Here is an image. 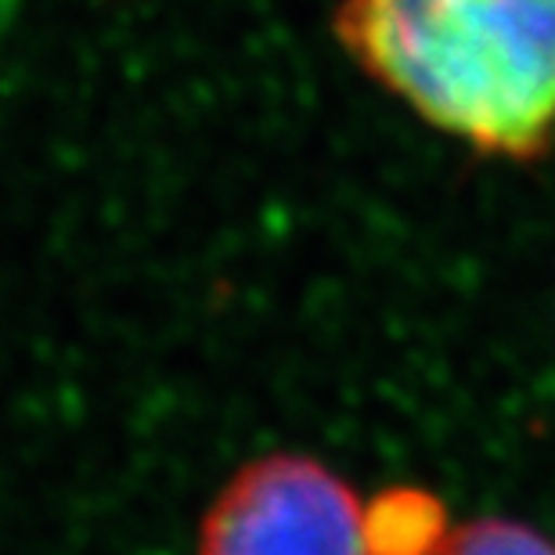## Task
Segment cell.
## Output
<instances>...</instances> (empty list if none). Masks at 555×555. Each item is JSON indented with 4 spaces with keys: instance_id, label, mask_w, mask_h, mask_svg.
<instances>
[{
    "instance_id": "1",
    "label": "cell",
    "mask_w": 555,
    "mask_h": 555,
    "mask_svg": "<svg viewBox=\"0 0 555 555\" xmlns=\"http://www.w3.org/2000/svg\"><path fill=\"white\" fill-rule=\"evenodd\" d=\"M332 29L369 80L476 155L555 149V0H339Z\"/></svg>"
},
{
    "instance_id": "2",
    "label": "cell",
    "mask_w": 555,
    "mask_h": 555,
    "mask_svg": "<svg viewBox=\"0 0 555 555\" xmlns=\"http://www.w3.org/2000/svg\"><path fill=\"white\" fill-rule=\"evenodd\" d=\"M198 555H372L369 505L307 454H268L220 487Z\"/></svg>"
},
{
    "instance_id": "3",
    "label": "cell",
    "mask_w": 555,
    "mask_h": 555,
    "mask_svg": "<svg viewBox=\"0 0 555 555\" xmlns=\"http://www.w3.org/2000/svg\"><path fill=\"white\" fill-rule=\"evenodd\" d=\"M443 527V508L418 491H393L369 505L372 555H422Z\"/></svg>"
},
{
    "instance_id": "4",
    "label": "cell",
    "mask_w": 555,
    "mask_h": 555,
    "mask_svg": "<svg viewBox=\"0 0 555 555\" xmlns=\"http://www.w3.org/2000/svg\"><path fill=\"white\" fill-rule=\"evenodd\" d=\"M422 555H555V541L538 527L505 516H480L443 534Z\"/></svg>"
}]
</instances>
